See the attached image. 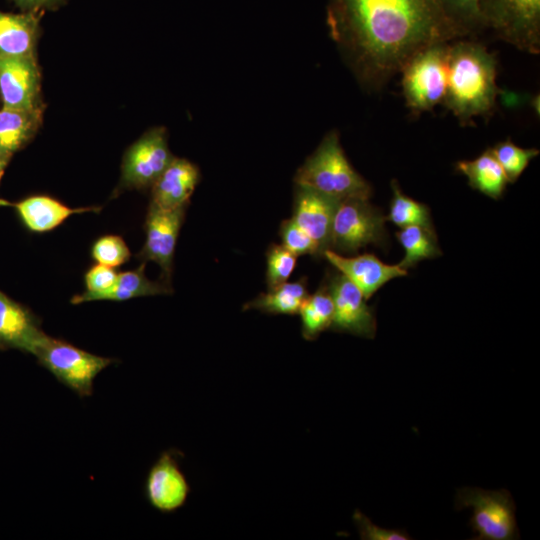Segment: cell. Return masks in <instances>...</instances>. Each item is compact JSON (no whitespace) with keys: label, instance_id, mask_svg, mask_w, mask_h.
<instances>
[{"label":"cell","instance_id":"cell-1","mask_svg":"<svg viewBox=\"0 0 540 540\" xmlns=\"http://www.w3.org/2000/svg\"><path fill=\"white\" fill-rule=\"evenodd\" d=\"M326 22L368 91L381 90L422 49L464 38L440 0H328Z\"/></svg>","mask_w":540,"mask_h":540},{"label":"cell","instance_id":"cell-2","mask_svg":"<svg viewBox=\"0 0 540 540\" xmlns=\"http://www.w3.org/2000/svg\"><path fill=\"white\" fill-rule=\"evenodd\" d=\"M496 76L497 60L484 45L463 38L448 43L442 102L462 126L492 113L498 94Z\"/></svg>","mask_w":540,"mask_h":540},{"label":"cell","instance_id":"cell-3","mask_svg":"<svg viewBox=\"0 0 540 540\" xmlns=\"http://www.w3.org/2000/svg\"><path fill=\"white\" fill-rule=\"evenodd\" d=\"M294 182L338 200H369L372 195L371 185L348 161L337 130L325 134L315 151L296 171Z\"/></svg>","mask_w":540,"mask_h":540},{"label":"cell","instance_id":"cell-4","mask_svg":"<svg viewBox=\"0 0 540 540\" xmlns=\"http://www.w3.org/2000/svg\"><path fill=\"white\" fill-rule=\"evenodd\" d=\"M484 29L530 54L540 53V0H479Z\"/></svg>","mask_w":540,"mask_h":540},{"label":"cell","instance_id":"cell-5","mask_svg":"<svg viewBox=\"0 0 540 540\" xmlns=\"http://www.w3.org/2000/svg\"><path fill=\"white\" fill-rule=\"evenodd\" d=\"M62 384L80 397L91 396L97 375L114 362L46 335L33 354Z\"/></svg>","mask_w":540,"mask_h":540},{"label":"cell","instance_id":"cell-6","mask_svg":"<svg viewBox=\"0 0 540 540\" xmlns=\"http://www.w3.org/2000/svg\"><path fill=\"white\" fill-rule=\"evenodd\" d=\"M457 510L472 509L470 524L475 540H514L519 538L515 504L508 490L464 487L457 491Z\"/></svg>","mask_w":540,"mask_h":540},{"label":"cell","instance_id":"cell-7","mask_svg":"<svg viewBox=\"0 0 540 540\" xmlns=\"http://www.w3.org/2000/svg\"><path fill=\"white\" fill-rule=\"evenodd\" d=\"M448 43H437L422 49L400 71L406 105L414 114L431 110L443 101Z\"/></svg>","mask_w":540,"mask_h":540},{"label":"cell","instance_id":"cell-8","mask_svg":"<svg viewBox=\"0 0 540 540\" xmlns=\"http://www.w3.org/2000/svg\"><path fill=\"white\" fill-rule=\"evenodd\" d=\"M385 221L386 216L367 199L341 200L333 220L330 249L355 253L370 244L386 247Z\"/></svg>","mask_w":540,"mask_h":540},{"label":"cell","instance_id":"cell-9","mask_svg":"<svg viewBox=\"0 0 540 540\" xmlns=\"http://www.w3.org/2000/svg\"><path fill=\"white\" fill-rule=\"evenodd\" d=\"M173 158L168 147L166 129H149L127 149L123 157L119 188H151Z\"/></svg>","mask_w":540,"mask_h":540},{"label":"cell","instance_id":"cell-10","mask_svg":"<svg viewBox=\"0 0 540 540\" xmlns=\"http://www.w3.org/2000/svg\"><path fill=\"white\" fill-rule=\"evenodd\" d=\"M326 286L334 306L330 329L373 339L377 321L362 292L340 272L331 275Z\"/></svg>","mask_w":540,"mask_h":540},{"label":"cell","instance_id":"cell-11","mask_svg":"<svg viewBox=\"0 0 540 540\" xmlns=\"http://www.w3.org/2000/svg\"><path fill=\"white\" fill-rule=\"evenodd\" d=\"M187 207L161 209L149 204L145 220V243L137 254L141 262L153 261L162 270V279L170 283L176 242Z\"/></svg>","mask_w":540,"mask_h":540},{"label":"cell","instance_id":"cell-12","mask_svg":"<svg viewBox=\"0 0 540 540\" xmlns=\"http://www.w3.org/2000/svg\"><path fill=\"white\" fill-rule=\"evenodd\" d=\"M40 71L36 56L0 55V98L2 107L43 110Z\"/></svg>","mask_w":540,"mask_h":540},{"label":"cell","instance_id":"cell-13","mask_svg":"<svg viewBox=\"0 0 540 540\" xmlns=\"http://www.w3.org/2000/svg\"><path fill=\"white\" fill-rule=\"evenodd\" d=\"M145 493L150 505L162 513H172L187 501L190 485L180 469L174 451H164L150 468Z\"/></svg>","mask_w":540,"mask_h":540},{"label":"cell","instance_id":"cell-14","mask_svg":"<svg viewBox=\"0 0 540 540\" xmlns=\"http://www.w3.org/2000/svg\"><path fill=\"white\" fill-rule=\"evenodd\" d=\"M341 200L307 186L295 185L292 220L319 246L330 249L334 216Z\"/></svg>","mask_w":540,"mask_h":540},{"label":"cell","instance_id":"cell-15","mask_svg":"<svg viewBox=\"0 0 540 540\" xmlns=\"http://www.w3.org/2000/svg\"><path fill=\"white\" fill-rule=\"evenodd\" d=\"M325 257L341 274L348 278L368 300L388 281L407 275L398 265H388L371 253L345 257L327 249Z\"/></svg>","mask_w":540,"mask_h":540},{"label":"cell","instance_id":"cell-16","mask_svg":"<svg viewBox=\"0 0 540 540\" xmlns=\"http://www.w3.org/2000/svg\"><path fill=\"white\" fill-rule=\"evenodd\" d=\"M46 335L27 308L0 291V348L33 355Z\"/></svg>","mask_w":540,"mask_h":540},{"label":"cell","instance_id":"cell-17","mask_svg":"<svg viewBox=\"0 0 540 540\" xmlns=\"http://www.w3.org/2000/svg\"><path fill=\"white\" fill-rule=\"evenodd\" d=\"M200 179L199 168L184 158L174 157L151 187V204L161 209L187 207Z\"/></svg>","mask_w":540,"mask_h":540},{"label":"cell","instance_id":"cell-18","mask_svg":"<svg viewBox=\"0 0 540 540\" xmlns=\"http://www.w3.org/2000/svg\"><path fill=\"white\" fill-rule=\"evenodd\" d=\"M43 12L0 10V55L33 57L40 35Z\"/></svg>","mask_w":540,"mask_h":540},{"label":"cell","instance_id":"cell-19","mask_svg":"<svg viewBox=\"0 0 540 540\" xmlns=\"http://www.w3.org/2000/svg\"><path fill=\"white\" fill-rule=\"evenodd\" d=\"M23 224L32 232H48L61 225L74 214L98 212V207L71 208L62 202L46 196L34 195L12 203Z\"/></svg>","mask_w":540,"mask_h":540},{"label":"cell","instance_id":"cell-20","mask_svg":"<svg viewBox=\"0 0 540 540\" xmlns=\"http://www.w3.org/2000/svg\"><path fill=\"white\" fill-rule=\"evenodd\" d=\"M455 168L467 177L471 188L492 199H499L509 183L491 148L473 160L457 162Z\"/></svg>","mask_w":540,"mask_h":540},{"label":"cell","instance_id":"cell-21","mask_svg":"<svg viewBox=\"0 0 540 540\" xmlns=\"http://www.w3.org/2000/svg\"><path fill=\"white\" fill-rule=\"evenodd\" d=\"M43 110L0 108V151L13 156L36 134Z\"/></svg>","mask_w":540,"mask_h":540},{"label":"cell","instance_id":"cell-22","mask_svg":"<svg viewBox=\"0 0 540 540\" xmlns=\"http://www.w3.org/2000/svg\"><path fill=\"white\" fill-rule=\"evenodd\" d=\"M305 277L296 282H285L267 293H262L254 300L247 302L243 310H259L267 314H298L303 302L308 297Z\"/></svg>","mask_w":540,"mask_h":540},{"label":"cell","instance_id":"cell-23","mask_svg":"<svg viewBox=\"0 0 540 540\" xmlns=\"http://www.w3.org/2000/svg\"><path fill=\"white\" fill-rule=\"evenodd\" d=\"M145 262L136 269L118 273L117 280L111 289L100 294L96 301H125L132 298L170 294L171 284L165 280L151 281L145 275Z\"/></svg>","mask_w":540,"mask_h":540},{"label":"cell","instance_id":"cell-24","mask_svg":"<svg viewBox=\"0 0 540 540\" xmlns=\"http://www.w3.org/2000/svg\"><path fill=\"white\" fill-rule=\"evenodd\" d=\"M334 306L326 285L312 295H308L298 314L301 317V333L308 341L315 340L327 329L333 320Z\"/></svg>","mask_w":540,"mask_h":540},{"label":"cell","instance_id":"cell-25","mask_svg":"<svg viewBox=\"0 0 540 540\" xmlns=\"http://www.w3.org/2000/svg\"><path fill=\"white\" fill-rule=\"evenodd\" d=\"M395 236L405 250L404 258L397 265L405 270L414 267L421 260L435 258L442 253L435 230L407 226L396 232Z\"/></svg>","mask_w":540,"mask_h":540},{"label":"cell","instance_id":"cell-26","mask_svg":"<svg viewBox=\"0 0 540 540\" xmlns=\"http://www.w3.org/2000/svg\"><path fill=\"white\" fill-rule=\"evenodd\" d=\"M393 196L386 220L398 227L420 226L434 230L430 209L427 205L406 196L396 180L391 181Z\"/></svg>","mask_w":540,"mask_h":540},{"label":"cell","instance_id":"cell-27","mask_svg":"<svg viewBox=\"0 0 540 540\" xmlns=\"http://www.w3.org/2000/svg\"><path fill=\"white\" fill-rule=\"evenodd\" d=\"M491 150L503 168L509 183H514L530 161L539 154L538 149L519 147L510 139L497 143Z\"/></svg>","mask_w":540,"mask_h":540},{"label":"cell","instance_id":"cell-28","mask_svg":"<svg viewBox=\"0 0 540 540\" xmlns=\"http://www.w3.org/2000/svg\"><path fill=\"white\" fill-rule=\"evenodd\" d=\"M442 6L463 37L472 36L484 29L479 0H440Z\"/></svg>","mask_w":540,"mask_h":540},{"label":"cell","instance_id":"cell-29","mask_svg":"<svg viewBox=\"0 0 540 540\" xmlns=\"http://www.w3.org/2000/svg\"><path fill=\"white\" fill-rule=\"evenodd\" d=\"M266 257V282L269 290L287 282L295 269L297 256L283 245L271 244L266 252Z\"/></svg>","mask_w":540,"mask_h":540},{"label":"cell","instance_id":"cell-30","mask_svg":"<svg viewBox=\"0 0 540 540\" xmlns=\"http://www.w3.org/2000/svg\"><path fill=\"white\" fill-rule=\"evenodd\" d=\"M118 273L114 268L97 263L85 274L86 290L71 299L72 304L96 301L97 297L115 284Z\"/></svg>","mask_w":540,"mask_h":540},{"label":"cell","instance_id":"cell-31","mask_svg":"<svg viewBox=\"0 0 540 540\" xmlns=\"http://www.w3.org/2000/svg\"><path fill=\"white\" fill-rule=\"evenodd\" d=\"M91 255L97 263L115 268L126 263L131 253L120 236L105 235L95 241Z\"/></svg>","mask_w":540,"mask_h":540},{"label":"cell","instance_id":"cell-32","mask_svg":"<svg viewBox=\"0 0 540 540\" xmlns=\"http://www.w3.org/2000/svg\"><path fill=\"white\" fill-rule=\"evenodd\" d=\"M282 245L296 256H322L318 244L292 219L284 220L280 226Z\"/></svg>","mask_w":540,"mask_h":540},{"label":"cell","instance_id":"cell-33","mask_svg":"<svg viewBox=\"0 0 540 540\" xmlns=\"http://www.w3.org/2000/svg\"><path fill=\"white\" fill-rule=\"evenodd\" d=\"M353 521L363 540H407L411 537L400 529L383 528L374 524L361 511L356 510L353 514Z\"/></svg>","mask_w":540,"mask_h":540},{"label":"cell","instance_id":"cell-34","mask_svg":"<svg viewBox=\"0 0 540 540\" xmlns=\"http://www.w3.org/2000/svg\"><path fill=\"white\" fill-rule=\"evenodd\" d=\"M23 12L57 10L69 0H9Z\"/></svg>","mask_w":540,"mask_h":540},{"label":"cell","instance_id":"cell-35","mask_svg":"<svg viewBox=\"0 0 540 540\" xmlns=\"http://www.w3.org/2000/svg\"><path fill=\"white\" fill-rule=\"evenodd\" d=\"M11 157L12 156L2 153L0 151V179L4 174L5 168L7 167Z\"/></svg>","mask_w":540,"mask_h":540}]
</instances>
